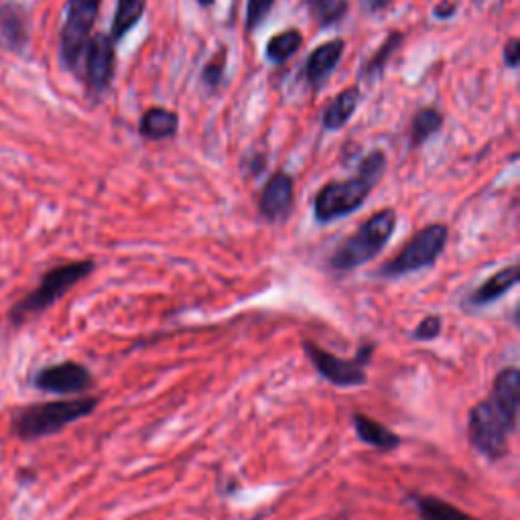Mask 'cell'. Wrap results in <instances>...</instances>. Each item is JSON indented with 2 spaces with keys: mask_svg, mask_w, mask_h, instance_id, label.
Here are the masks:
<instances>
[{
  "mask_svg": "<svg viewBox=\"0 0 520 520\" xmlns=\"http://www.w3.org/2000/svg\"><path fill=\"white\" fill-rule=\"evenodd\" d=\"M386 171V155L382 151L368 153L358 167V173L346 181H332L323 185L315 195L313 214L319 224H330L360 210L370 191Z\"/></svg>",
  "mask_w": 520,
  "mask_h": 520,
  "instance_id": "cell-1",
  "label": "cell"
},
{
  "mask_svg": "<svg viewBox=\"0 0 520 520\" xmlns=\"http://www.w3.org/2000/svg\"><path fill=\"white\" fill-rule=\"evenodd\" d=\"M100 405L98 397L61 399L21 407L11 415V433L21 441H37L63 431L80 419L92 415Z\"/></svg>",
  "mask_w": 520,
  "mask_h": 520,
  "instance_id": "cell-2",
  "label": "cell"
},
{
  "mask_svg": "<svg viewBox=\"0 0 520 520\" xmlns=\"http://www.w3.org/2000/svg\"><path fill=\"white\" fill-rule=\"evenodd\" d=\"M96 271L94 260H72V263H63L49 269L39 285L19 299L7 313V321L13 328H23L25 323L35 319L37 315L45 313L53 307L61 297L68 295L76 285L88 279Z\"/></svg>",
  "mask_w": 520,
  "mask_h": 520,
  "instance_id": "cell-3",
  "label": "cell"
},
{
  "mask_svg": "<svg viewBox=\"0 0 520 520\" xmlns=\"http://www.w3.org/2000/svg\"><path fill=\"white\" fill-rule=\"evenodd\" d=\"M397 230V212L393 208H384L372 214L360 224V228L348 236L330 256V269L336 273H352L358 267L370 263Z\"/></svg>",
  "mask_w": 520,
  "mask_h": 520,
  "instance_id": "cell-4",
  "label": "cell"
},
{
  "mask_svg": "<svg viewBox=\"0 0 520 520\" xmlns=\"http://www.w3.org/2000/svg\"><path fill=\"white\" fill-rule=\"evenodd\" d=\"M518 419L508 415L492 399L472 407L468 415V437L472 447L486 460L496 462L508 453V439L516 433Z\"/></svg>",
  "mask_w": 520,
  "mask_h": 520,
  "instance_id": "cell-5",
  "label": "cell"
},
{
  "mask_svg": "<svg viewBox=\"0 0 520 520\" xmlns=\"http://www.w3.org/2000/svg\"><path fill=\"white\" fill-rule=\"evenodd\" d=\"M449 230L445 224H429L419 230L393 258L376 271L378 279H401L411 273L431 269L447 246Z\"/></svg>",
  "mask_w": 520,
  "mask_h": 520,
  "instance_id": "cell-6",
  "label": "cell"
},
{
  "mask_svg": "<svg viewBox=\"0 0 520 520\" xmlns=\"http://www.w3.org/2000/svg\"><path fill=\"white\" fill-rule=\"evenodd\" d=\"M303 350L305 356L311 360L313 368L317 370L319 376H323L328 382L342 386V388H352V386H362L366 384V366L372 360L374 346L364 344L358 354L350 360L340 358L328 350H323L311 340H303Z\"/></svg>",
  "mask_w": 520,
  "mask_h": 520,
  "instance_id": "cell-7",
  "label": "cell"
},
{
  "mask_svg": "<svg viewBox=\"0 0 520 520\" xmlns=\"http://www.w3.org/2000/svg\"><path fill=\"white\" fill-rule=\"evenodd\" d=\"M102 0H70L65 9V23L61 29V61L65 68L78 70L86 45L92 37Z\"/></svg>",
  "mask_w": 520,
  "mask_h": 520,
  "instance_id": "cell-8",
  "label": "cell"
},
{
  "mask_svg": "<svg viewBox=\"0 0 520 520\" xmlns=\"http://www.w3.org/2000/svg\"><path fill=\"white\" fill-rule=\"evenodd\" d=\"M31 384L45 395L80 397L94 388L96 378L88 366L74 360H63L39 368L33 374Z\"/></svg>",
  "mask_w": 520,
  "mask_h": 520,
  "instance_id": "cell-9",
  "label": "cell"
},
{
  "mask_svg": "<svg viewBox=\"0 0 520 520\" xmlns=\"http://www.w3.org/2000/svg\"><path fill=\"white\" fill-rule=\"evenodd\" d=\"M86 80L94 92H104L114 76V43L106 33L90 37L86 51Z\"/></svg>",
  "mask_w": 520,
  "mask_h": 520,
  "instance_id": "cell-10",
  "label": "cell"
},
{
  "mask_svg": "<svg viewBox=\"0 0 520 520\" xmlns=\"http://www.w3.org/2000/svg\"><path fill=\"white\" fill-rule=\"evenodd\" d=\"M293 206V179L285 171H277L263 187L258 200V212L269 222L287 218Z\"/></svg>",
  "mask_w": 520,
  "mask_h": 520,
  "instance_id": "cell-11",
  "label": "cell"
},
{
  "mask_svg": "<svg viewBox=\"0 0 520 520\" xmlns=\"http://www.w3.org/2000/svg\"><path fill=\"white\" fill-rule=\"evenodd\" d=\"M344 55V41L342 39H334L319 45L317 49H313V53L309 55L307 63H305V78L311 86L319 88L325 80H328L334 70L338 68V63Z\"/></svg>",
  "mask_w": 520,
  "mask_h": 520,
  "instance_id": "cell-12",
  "label": "cell"
},
{
  "mask_svg": "<svg viewBox=\"0 0 520 520\" xmlns=\"http://www.w3.org/2000/svg\"><path fill=\"white\" fill-rule=\"evenodd\" d=\"M516 283H518V265L504 267L498 273H494L490 279H486L478 289H474L466 297L464 305L470 309L486 307V305L498 301L500 297H504Z\"/></svg>",
  "mask_w": 520,
  "mask_h": 520,
  "instance_id": "cell-13",
  "label": "cell"
},
{
  "mask_svg": "<svg viewBox=\"0 0 520 520\" xmlns=\"http://www.w3.org/2000/svg\"><path fill=\"white\" fill-rule=\"evenodd\" d=\"M352 425H354V431L358 435V439L374 449H380V451H393L401 445V437L393 431L384 427L382 423L366 417L364 413H354L352 417Z\"/></svg>",
  "mask_w": 520,
  "mask_h": 520,
  "instance_id": "cell-14",
  "label": "cell"
},
{
  "mask_svg": "<svg viewBox=\"0 0 520 520\" xmlns=\"http://www.w3.org/2000/svg\"><path fill=\"white\" fill-rule=\"evenodd\" d=\"M490 399L502 407L508 415L518 419V407H520V372L516 366L502 368L492 384Z\"/></svg>",
  "mask_w": 520,
  "mask_h": 520,
  "instance_id": "cell-15",
  "label": "cell"
},
{
  "mask_svg": "<svg viewBox=\"0 0 520 520\" xmlns=\"http://www.w3.org/2000/svg\"><path fill=\"white\" fill-rule=\"evenodd\" d=\"M0 43L9 51H21L27 45V21L21 7H0Z\"/></svg>",
  "mask_w": 520,
  "mask_h": 520,
  "instance_id": "cell-16",
  "label": "cell"
},
{
  "mask_svg": "<svg viewBox=\"0 0 520 520\" xmlns=\"http://www.w3.org/2000/svg\"><path fill=\"white\" fill-rule=\"evenodd\" d=\"M360 102V88L358 86H350L344 92H340L332 104L323 110L321 122L328 130H338L342 126L348 124V120L352 118L356 106Z\"/></svg>",
  "mask_w": 520,
  "mask_h": 520,
  "instance_id": "cell-17",
  "label": "cell"
},
{
  "mask_svg": "<svg viewBox=\"0 0 520 520\" xmlns=\"http://www.w3.org/2000/svg\"><path fill=\"white\" fill-rule=\"evenodd\" d=\"M179 118L165 108H149L141 118V135L151 141H163L177 133Z\"/></svg>",
  "mask_w": 520,
  "mask_h": 520,
  "instance_id": "cell-18",
  "label": "cell"
},
{
  "mask_svg": "<svg viewBox=\"0 0 520 520\" xmlns=\"http://www.w3.org/2000/svg\"><path fill=\"white\" fill-rule=\"evenodd\" d=\"M411 500H413L415 510L421 516V520H476L474 516L464 512L462 508L453 506V504H449L441 498H435V496L415 494Z\"/></svg>",
  "mask_w": 520,
  "mask_h": 520,
  "instance_id": "cell-19",
  "label": "cell"
},
{
  "mask_svg": "<svg viewBox=\"0 0 520 520\" xmlns=\"http://www.w3.org/2000/svg\"><path fill=\"white\" fill-rule=\"evenodd\" d=\"M145 7H147V0H118L110 37L122 39L130 29H133L143 19Z\"/></svg>",
  "mask_w": 520,
  "mask_h": 520,
  "instance_id": "cell-20",
  "label": "cell"
},
{
  "mask_svg": "<svg viewBox=\"0 0 520 520\" xmlns=\"http://www.w3.org/2000/svg\"><path fill=\"white\" fill-rule=\"evenodd\" d=\"M443 126V114L435 108H423L413 118V130H411V141L413 147H419L427 143L433 135H437Z\"/></svg>",
  "mask_w": 520,
  "mask_h": 520,
  "instance_id": "cell-21",
  "label": "cell"
},
{
  "mask_svg": "<svg viewBox=\"0 0 520 520\" xmlns=\"http://www.w3.org/2000/svg\"><path fill=\"white\" fill-rule=\"evenodd\" d=\"M307 7L321 27H332L340 23L348 13L346 0H307Z\"/></svg>",
  "mask_w": 520,
  "mask_h": 520,
  "instance_id": "cell-22",
  "label": "cell"
},
{
  "mask_svg": "<svg viewBox=\"0 0 520 520\" xmlns=\"http://www.w3.org/2000/svg\"><path fill=\"white\" fill-rule=\"evenodd\" d=\"M303 45V35L297 29L283 31L281 35L273 37L267 45V57L273 63H285L289 57H293Z\"/></svg>",
  "mask_w": 520,
  "mask_h": 520,
  "instance_id": "cell-23",
  "label": "cell"
},
{
  "mask_svg": "<svg viewBox=\"0 0 520 520\" xmlns=\"http://www.w3.org/2000/svg\"><path fill=\"white\" fill-rule=\"evenodd\" d=\"M401 43H403V35H401V33H390V35L386 37V41L380 45V49H378V51L372 55V59L366 63L364 76H366V78H376V76H380L382 70L386 68V61L390 59V55H393V53L399 49Z\"/></svg>",
  "mask_w": 520,
  "mask_h": 520,
  "instance_id": "cell-24",
  "label": "cell"
},
{
  "mask_svg": "<svg viewBox=\"0 0 520 520\" xmlns=\"http://www.w3.org/2000/svg\"><path fill=\"white\" fill-rule=\"evenodd\" d=\"M443 319L441 315H427L417 323V328L411 332V338L417 342H433L441 336Z\"/></svg>",
  "mask_w": 520,
  "mask_h": 520,
  "instance_id": "cell-25",
  "label": "cell"
},
{
  "mask_svg": "<svg viewBox=\"0 0 520 520\" xmlns=\"http://www.w3.org/2000/svg\"><path fill=\"white\" fill-rule=\"evenodd\" d=\"M275 5V0H248V7H246V31H254L260 23H263L271 9Z\"/></svg>",
  "mask_w": 520,
  "mask_h": 520,
  "instance_id": "cell-26",
  "label": "cell"
},
{
  "mask_svg": "<svg viewBox=\"0 0 520 520\" xmlns=\"http://www.w3.org/2000/svg\"><path fill=\"white\" fill-rule=\"evenodd\" d=\"M224 61H226V49H222L204 70V82L210 86V88H216L222 78H224Z\"/></svg>",
  "mask_w": 520,
  "mask_h": 520,
  "instance_id": "cell-27",
  "label": "cell"
},
{
  "mask_svg": "<svg viewBox=\"0 0 520 520\" xmlns=\"http://www.w3.org/2000/svg\"><path fill=\"white\" fill-rule=\"evenodd\" d=\"M504 61L508 63V68H516L518 61H520V43L518 39H510L504 47Z\"/></svg>",
  "mask_w": 520,
  "mask_h": 520,
  "instance_id": "cell-28",
  "label": "cell"
},
{
  "mask_svg": "<svg viewBox=\"0 0 520 520\" xmlns=\"http://www.w3.org/2000/svg\"><path fill=\"white\" fill-rule=\"evenodd\" d=\"M364 5H366L370 11H384L386 7L393 5V0H364Z\"/></svg>",
  "mask_w": 520,
  "mask_h": 520,
  "instance_id": "cell-29",
  "label": "cell"
},
{
  "mask_svg": "<svg viewBox=\"0 0 520 520\" xmlns=\"http://www.w3.org/2000/svg\"><path fill=\"white\" fill-rule=\"evenodd\" d=\"M453 11H455V5L447 3V5H443V7H437V9H435V15L441 17V19H447V17L453 15Z\"/></svg>",
  "mask_w": 520,
  "mask_h": 520,
  "instance_id": "cell-30",
  "label": "cell"
},
{
  "mask_svg": "<svg viewBox=\"0 0 520 520\" xmlns=\"http://www.w3.org/2000/svg\"><path fill=\"white\" fill-rule=\"evenodd\" d=\"M198 5H200V7H212L214 0H198Z\"/></svg>",
  "mask_w": 520,
  "mask_h": 520,
  "instance_id": "cell-31",
  "label": "cell"
},
{
  "mask_svg": "<svg viewBox=\"0 0 520 520\" xmlns=\"http://www.w3.org/2000/svg\"><path fill=\"white\" fill-rule=\"evenodd\" d=\"M474 3H478V5H482V0H474Z\"/></svg>",
  "mask_w": 520,
  "mask_h": 520,
  "instance_id": "cell-32",
  "label": "cell"
}]
</instances>
